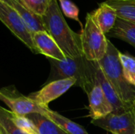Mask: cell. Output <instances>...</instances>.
I'll use <instances>...</instances> for the list:
<instances>
[{
    "mask_svg": "<svg viewBox=\"0 0 135 134\" xmlns=\"http://www.w3.org/2000/svg\"><path fill=\"white\" fill-rule=\"evenodd\" d=\"M11 6H13L14 9L18 13L21 20L23 21L24 24H25L26 28L32 34V36L36 32L46 31L42 17L28 9L17 0H12Z\"/></svg>",
    "mask_w": 135,
    "mask_h": 134,
    "instance_id": "4fadbf2b",
    "label": "cell"
},
{
    "mask_svg": "<svg viewBox=\"0 0 135 134\" xmlns=\"http://www.w3.org/2000/svg\"><path fill=\"white\" fill-rule=\"evenodd\" d=\"M11 118L16 126L25 134H39L35 124L26 116L17 115L11 111Z\"/></svg>",
    "mask_w": 135,
    "mask_h": 134,
    "instance_id": "d6986e66",
    "label": "cell"
},
{
    "mask_svg": "<svg viewBox=\"0 0 135 134\" xmlns=\"http://www.w3.org/2000/svg\"><path fill=\"white\" fill-rule=\"evenodd\" d=\"M42 115L55 122L68 134H89L81 126L62 116L58 112L51 110L49 107H44Z\"/></svg>",
    "mask_w": 135,
    "mask_h": 134,
    "instance_id": "5bb4252c",
    "label": "cell"
},
{
    "mask_svg": "<svg viewBox=\"0 0 135 134\" xmlns=\"http://www.w3.org/2000/svg\"><path fill=\"white\" fill-rule=\"evenodd\" d=\"M89 116L93 120L100 119L113 113L112 106L107 100L101 87L96 81L93 88L88 94Z\"/></svg>",
    "mask_w": 135,
    "mask_h": 134,
    "instance_id": "9c48e42d",
    "label": "cell"
},
{
    "mask_svg": "<svg viewBox=\"0 0 135 134\" xmlns=\"http://www.w3.org/2000/svg\"><path fill=\"white\" fill-rule=\"evenodd\" d=\"M51 0H19L30 11L42 17L45 14Z\"/></svg>",
    "mask_w": 135,
    "mask_h": 134,
    "instance_id": "44dd1931",
    "label": "cell"
},
{
    "mask_svg": "<svg viewBox=\"0 0 135 134\" xmlns=\"http://www.w3.org/2000/svg\"><path fill=\"white\" fill-rule=\"evenodd\" d=\"M0 100L10 108V111L22 116H28L32 114H43L44 107L38 105L28 96H15L9 94L6 89L0 91Z\"/></svg>",
    "mask_w": 135,
    "mask_h": 134,
    "instance_id": "ba28073f",
    "label": "cell"
},
{
    "mask_svg": "<svg viewBox=\"0 0 135 134\" xmlns=\"http://www.w3.org/2000/svg\"><path fill=\"white\" fill-rule=\"evenodd\" d=\"M59 2L62 13L66 17L78 21L81 28H83L82 24L79 20V9L78 8V6L70 0H59Z\"/></svg>",
    "mask_w": 135,
    "mask_h": 134,
    "instance_id": "7402d4cb",
    "label": "cell"
},
{
    "mask_svg": "<svg viewBox=\"0 0 135 134\" xmlns=\"http://www.w3.org/2000/svg\"><path fill=\"white\" fill-rule=\"evenodd\" d=\"M0 126L9 134H25L20 130L11 118V111L0 107Z\"/></svg>",
    "mask_w": 135,
    "mask_h": 134,
    "instance_id": "ffe728a7",
    "label": "cell"
},
{
    "mask_svg": "<svg viewBox=\"0 0 135 134\" xmlns=\"http://www.w3.org/2000/svg\"><path fill=\"white\" fill-rule=\"evenodd\" d=\"M74 85H76L75 78L53 81L46 84L38 92L30 94L28 97L38 105L44 107H48L51 102L62 96Z\"/></svg>",
    "mask_w": 135,
    "mask_h": 134,
    "instance_id": "52a82bcc",
    "label": "cell"
},
{
    "mask_svg": "<svg viewBox=\"0 0 135 134\" xmlns=\"http://www.w3.org/2000/svg\"><path fill=\"white\" fill-rule=\"evenodd\" d=\"M133 111H134V116H135V103L134 104V108H133ZM135 134V132H134Z\"/></svg>",
    "mask_w": 135,
    "mask_h": 134,
    "instance_id": "cb8c5ba5",
    "label": "cell"
},
{
    "mask_svg": "<svg viewBox=\"0 0 135 134\" xmlns=\"http://www.w3.org/2000/svg\"><path fill=\"white\" fill-rule=\"evenodd\" d=\"M26 117L35 124L39 134H68L55 122L41 114L35 113Z\"/></svg>",
    "mask_w": 135,
    "mask_h": 134,
    "instance_id": "e0dca14e",
    "label": "cell"
},
{
    "mask_svg": "<svg viewBox=\"0 0 135 134\" xmlns=\"http://www.w3.org/2000/svg\"><path fill=\"white\" fill-rule=\"evenodd\" d=\"M32 36L37 54H42L47 58L59 61L66 58L54 39L46 31L36 32Z\"/></svg>",
    "mask_w": 135,
    "mask_h": 134,
    "instance_id": "30bf717a",
    "label": "cell"
},
{
    "mask_svg": "<svg viewBox=\"0 0 135 134\" xmlns=\"http://www.w3.org/2000/svg\"><path fill=\"white\" fill-rule=\"evenodd\" d=\"M81 50L84 57L90 62H98L104 58L108 50L105 34L93 20L90 13L86 15L85 27L80 33Z\"/></svg>",
    "mask_w": 135,
    "mask_h": 134,
    "instance_id": "277c9868",
    "label": "cell"
},
{
    "mask_svg": "<svg viewBox=\"0 0 135 134\" xmlns=\"http://www.w3.org/2000/svg\"><path fill=\"white\" fill-rule=\"evenodd\" d=\"M42 20L46 32L54 39L66 58L83 55L80 34L74 32L66 21L57 0H51Z\"/></svg>",
    "mask_w": 135,
    "mask_h": 134,
    "instance_id": "6da1fadb",
    "label": "cell"
},
{
    "mask_svg": "<svg viewBox=\"0 0 135 134\" xmlns=\"http://www.w3.org/2000/svg\"><path fill=\"white\" fill-rule=\"evenodd\" d=\"M0 134H2V133H1V132H0Z\"/></svg>",
    "mask_w": 135,
    "mask_h": 134,
    "instance_id": "d4e9b609",
    "label": "cell"
},
{
    "mask_svg": "<svg viewBox=\"0 0 135 134\" xmlns=\"http://www.w3.org/2000/svg\"><path fill=\"white\" fill-rule=\"evenodd\" d=\"M111 37L123 40L135 48V23L117 18L113 28L109 32Z\"/></svg>",
    "mask_w": 135,
    "mask_h": 134,
    "instance_id": "9a60e30c",
    "label": "cell"
},
{
    "mask_svg": "<svg viewBox=\"0 0 135 134\" xmlns=\"http://www.w3.org/2000/svg\"><path fill=\"white\" fill-rule=\"evenodd\" d=\"M90 14L94 22L104 34L111 32L118 18L115 9L105 2L100 3L99 7L93 13H90Z\"/></svg>",
    "mask_w": 135,
    "mask_h": 134,
    "instance_id": "7c38bea8",
    "label": "cell"
},
{
    "mask_svg": "<svg viewBox=\"0 0 135 134\" xmlns=\"http://www.w3.org/2000/svg\"><path fill=\"white\" fill-rule=\"evenodd\" d=\"M51 63V74L47 83L66 78H75L76 86L80 87L88 95L96 83L95 62L87 60L84 55L66 58L64 60L48 58Z\"/></svg>",
    "mask_w": 135,
    "mask_h": 134,
    "instance_id": "7a4b0ae2",
    "label": "cell"
},
{
    "mask_svg": "<svg viewBox=\"0 0 135 134\" xmlns=\"http://www.w3.org/2000/svg\"><path fill=\"white\" fill-rule=\"evenodd\" d=\"M119 54V50L108 40L105 55L96 62L113 87L119 98L124 103L134 106L135 87L132 86L124 77Z\"/></svg>",
    "mask_w": 135,
    "mask_h": 134,
    "instance_id": "3957f363",
    "label": "cell"
},
{
    "mask_svg": "<svg viewBox=\"0 0 135 134\" xmlns=\"http://www.w3.org/2000/svg\"><path fill=\"white\" fill-rule=\"evenodd\" d=\"M105 2L115 9L118 18L135 23V0H107Z\"/></svg>",
    "mask_w": 135,
    "mask_h": 134,
    "instance_id": "2e32d148",
    "label": "cell"
},
{
    "mask_svg": "<svg viewBox=\"0 0 135 134\" xmlns=\"http://www.w3.org/2000/svg\"><path fill=\"white\" fill-rule=\"evenodd\" d=\"M119 56L125 78L132 86L135 87V57L121 52H119Z\"/></svg>",
    "mask_w": 135,
    "mask_h": 134,
    "instance_id": "ac0fdd59",
    "label": "cell"
},
{
    "mask_svg": "<svg viewBox=\"0 0 135 134\" xmlns=\"http://www.w3.org/2000/svg\"><path fill=\"white\" fill-rule=\"evenodd\" d=\"M92 124L112 134H134L135 132L133 110L123 113H112L104 118L93 120Z\"/></svg>",
    "mask_w": 135,
    "mask_h": 134,
    "instance_id": "8992f818",
    "label": "cell"
},
{
    "mask_svg": "<svg viewBox=\"0 0 135 134\" xmlns=\"http://www.w3.org/2000/svg\"><path fill=\"white\" fill-rule=\"evenodd\" d=\"M1 1H2V2H6V3H7V4L11 6V1L12 0H1Z\"/></svg>",
    "mask_w": 135,
    "mask_h": 134,
    "instance_id": "603a6c76",
    "label": "cell"
},
{
    "mask_svg": "<svg viewBox=\"0 0 135 134\" xmlns=\"http://www.w3.org/2000/svg\"><path fill=\"white\" fill-rule=\"evenodd\" d=\"M0 21L9 31L26 45L31 51L36 53L32 34L29 32L18 13L10 5L0 0Z\"/></svg>",
    "mask_w": 135,
    "mask_h": 134,
    "instance_id": "5b68a950",
    "label": "cell"
},
{
    "mask_svg": "<svg viewBox=\"0 0 135 134\" xmlns=\"http://www.w3.org/2000/svg\"><path fill=\"white\" fill-rule=\"evenodd\" d=\"M96 65V73H95V78L96 81L98 82L100 86L102 88V91L104 94L105 95L107 100L110 103V104L112 106L113 108V113H123L127 111L133 110L134 106L129 105L124 103L118 96L117 93L114 90L113 87L100 70V68L98 66L97 63L95 62Z\"/></svg>",
    "mask_w": 135,
    "mask_h": 134,
    "instance_id": "8fae6325",
    "label": "cell"
}]
</instances>
